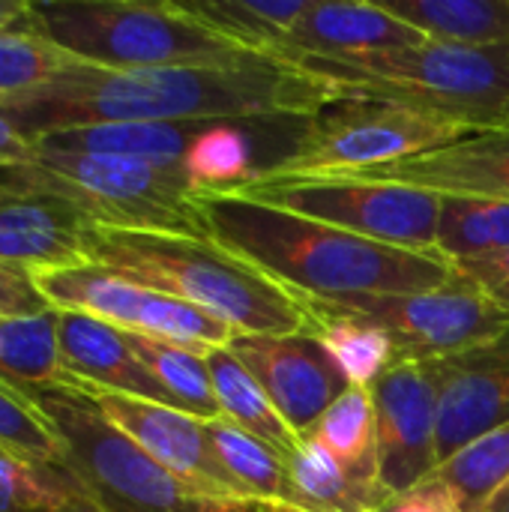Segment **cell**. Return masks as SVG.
Returning a JSON list of instances; mask_svg holds the SVG:
<instances>
[{
  "instance_id": "cell-1",
  "label": "cell",
  "mask_w": 509,
  "mask_h": 512,
  "mask_svg": "<svg viewBox=\"0 0 509 512\" xmlns=\"http://www.w3.org/2000/svg\"><path fill=\"white\" fill-rule=\"evenodd\" d=\"M339 102L336 90L273 54L228 66L102 69L75 63L54 81L0 96L12 126L33 144L48 132L99 123H294Z\"/></svg>"
},
{
  "instance_id": "cell-2",
  "label": "cell",
  "mask_w": 509,
  "mask_h": 512,
  "mask_svg": "<svg viewBox=\"0 0 509 512\" xmlns=\"http://www.w3.org/2000/svg\"><path fill=\"white\" fill-rule=\"evenodd\" d=\"M207 240L294 297L417 294L456 279L438 252L384 246L231 189L198 192Z\"/></svg>"
},
{
  "instance_id": "cell-3",
  "label": "cell",
  "mask_w": 509,
  "mask_h": 512,
  "mask_svg": "<svg viewBox=\"0 0 509 512\" xmlns=\"http://www.w3.org/2000/svg\"><path fill=\"white\" fill-rule=\"evenodd\" d=\"M90 264L183 300L237 336H288L309 330L306 306L207 237L123 231L90 222Z\"/></svg>"
},
{
  "instance_id": "cell-4",
  "label": "cell",
  "mask_w": 509,
  "mask_h": 512,
  "mask_svg": "<svg viewBox=\"0 0 509 512\" xmlns=\"http://www.w3.org/2000/svg\"><path fill=\"white\" fill-rule=\"evenodd\" d=\"M324 78L339 102H387L414 108L471 132L509 129V48L432 42L342 60H300Z\"/></svg>"
},
{
  "instance_id": "cell-5",
  "label": "cell",
  "mask_w": 509,
  "mask_h": 512,
  "mask_svg": "<svg viewBox=\"0 0 509 512\" xmlns=\"http://www.w3.org/2000/svg\"><path fill=\"white\" fill-rule=\"evenodd\" d=\"M36 27L78 63L102 69L228 66L258 57L216 33L186 3L42 0Z\"/></svg>"
},
{
  "instance_id": "cell-6",
  "label": "cell",
  "mask_w": 509,
  "mask_h": 512,
  "mask_svg": "<svg viewBox=\"0 0 509 512\" xmlns=\"http://www.w3.org/2000/svg\"><path fill=\"white\" fill-rule=\"evenodd\" d=\"M0 186L60 195L108 228L207 237L198 210L201 189L186 165L36 147L27 165L0 171Z\"/></svg>"
},
{
  "instance_id": "cell-7",
  "label": "cell",
  "mask_w": 509,
  "mask_h": 512,
  "mask_svg": "<svg viewBox=\"0 0 509 512\" xmlns=\"http://www.w3.org/2000/svg\"><path fill=\"white\" fill-rule=\"evenodd\" d=\"M33 393L63 441V465L105 512H264L192 489L120 432L90 396L69 387Z\"/></svg>"
},
{
  "instance_id": "cell-8",
  "label": "cell",
  "mask_w": 509,
  "mask_h": 512,
  "mask_svg": "<svg viewBox=\"0 0 509 512\" xmlns=\"http://www.w3.org/2000/svg\"><path fill=\"white\" fill-rule=\"evenodd\" d=\"M468 135L474 132L414 108L342 99L324 108L321 114H315L312 120H306L291 153L261 174L354 177L363 171H375L438 150Z\"/></svg>"
},
{
  "instance_id": "cell-9",
  "label": "cell",
  "mask_w": 509,
  "mask_h": 512,
  "mask_svg": "<svg viewBox=\"0 0 509 512\" xmlns=\"http://www.w3.org/2000/svg\"><path fill=\"white\" fill-rule=\"evenodd\" d=\"M231 192L324 222L330 228L408 249L435 252L441 195L363 177H252Z\"/></svg>"
},
{
  "instance_id": "cell-10",
  "label": "cell",
  "mask_w": 509,
  "mask_h": 512,
  "mask_svg": "<svg viewBox=\"0 0 509 512\" xmlns=\"http://www.w3.org/2000/svg\"><path fill=\"white\" fill-rule=\"evenodd\" d=\"M306 309L351 315L381 327L399 360H447L468 354L504 336L509 330V312L480 294L465 279H453L435 291L417 294H345V297H297Z\"/></svg>"
},
{
  "instance_id": "cell-11",
  "label": "cell",
  "mask_w": 509,
  "mask_h": 512,
  "mask_svg": "<svg viewBox=\"0 0 509 512\" xmlns=\"http://www.w3.org/2000/svg\"><path fill=\"white\" fill-rule=\"evenodd\" d=\"M33 279L42 297L54 309L84 312V315L114 324L123 333L162 339V342H171L198 354L225 348L237 336L219 318L183 300H174L162 291L123 279L96 264L48 270V273H36Z\"/></svg>"
},
{
  "instance_id": "cell-12",
  "label": "cell",
  "mask_w": 509,
  "mask_h": 512,
  "mask_svg": "<svg viewBox=\"0 0 509 512\" xmlns=\"http://www.w3.org/2000/svg\"><path fill=\"white\" fill-rule=\"evenodd\" d=\"M375 399L378 486L387 498L420 489L438 459V384L423 360H396L369 387Z\"/></svg>"
},
{
  "instance_id": "cell-13",
  "label": "cell",
  "mask_w": 509,
  "mask_h": 512,
  "mask_svg": "<svg viewBox=\"0 0 509 512\" xmlns=\"http://www.w3.org/2000/svg\"><path fill=\"white\" fill-rule=\"evenodd\" d=\"M234 357L255 375L282 420L309 438L327 408L351 387L336 357L312 333L288 336H234Z\"/></svg>"
},
{
  "instance_id": "cell-14",
  "label": "cell",
  "mask_w": 509,
  "mask_h": 512,
  "mask_svg": "<svg viewBox=\"0 0 509 512\" xmlns=\"http://www.w3.org/2000/svg\"><path fill=\"white\" fill-rule=\"evenodd\" d=\"M84 396H90L99 405V411L120 432H126L147 456H153L162 468H168L192 489L222 501L252 504L222 468L204 420L159 402L132 399L120 393H84Z\"/></svg>"
},
{
  "instance_id": "cell-15",
  "label": "cell",
  "mask_w": 509,
  "mask_h": 512,
  "mask_svg": "<svg viewBox=\"0 0 509 512\" xmlns=\"http://www.w3.org/2000/svg\"><path fill=\"white\" fill-rule=\"evenodd\" d=\"M438 384V459L509 423V330L495 342L429 363Z\"/></svg>"
},
{
  "instance_id": "cell-16",
  "label": "cell",
  "mask_w": 509,
  "mask_h": 512,
  "mask_svg": "<svg viewBox=\"0 0 509 512\" xmlns=\"http://www.w3.org/2000/svg\"><path fill=\"white\" fill-rule=\"evenodd\" d=\"M90 219L60 195L0 186V261L36 273L90 264Z\"/></svg>"
},
{
  "instance_id": "cell-17",
  "label": "cell",
  "mask_w": 509,
  "mask_h": 512,
  "mask_svg": "<svg viewBox=\"0 0 509 512\" xmlns=\"http://www.w3.org/2000/svg\"><path fill=\"white\" fill-rule=\"evenodd\" d=\"M426 36L390 15L381 3L363 0H312L291 33L276 45L273 57L300 60H342L387 54L423 45Z\"/></svg>"
},
{
  "instance_id": "cell-18",
  "label": "cell",
  "mask_w": 509,
  "mask_h": 512,
  "mask_svg": "<svg viewBox=\"0 0 509 512\" xmlns=\"http://www.w3.org/2000/svg\"><path fill=\"white\" fill-rule=\"evenodd\" d=\"M354 177L417 186L435 195L509 201V129L474 132L438 150Z\"/></svg>"
},
{
  "instance_id": "cell-19",
  "label": "cell",
  "mask_w": 509,
  "mask_h": 512,
  "mask_svg": "<svg viewBox=\"0 0 509 512\" xmlns=\"http://www.w3.org/2000/svg\"><path fill=\"white\" fill-rule=\"evenodd\" d=\"M57 339L78 393H120L174 408L159 381L138 360L126 333L84 312L57 309Z\"/></svg>"
},
{
  "instance_id": "cell-20",
  "label": "cell",
  "mask_w": 509,
  "mask_h": 512,
  "mask_svg": "<svg viewBox=\"0 0 509 512\" xmlns=\"http://www.w3.org/2000/svg\"><path fill=\"white\" fill-rule=\"evenodd\" d=\"M225 120H192V123H99L48 132L33 147L66 150V153H96V156H123L162 165H183L201 132ZM234 123V120H231Z\"/></svg>"
},
{
  "instance_id": "cell-21",
  "label": "cell",
  "mask_w": 509,
  "mask_h": 512,
  "mask_svg": "<svg viewBox=\"0 0 509 512\" xmlns=\"http://www.w3.org/2000/svg\"><path fill=\"white\" fill-rule=\"evenodd\" d=\"M381 6L432 42L509 48V0H387Z\"/></svg>"
},
{
  "instance_id": "cell-22",
  "label": "cell",
  "mask_w": 509,
  "mask_h": 512,
  "mask_svg": "<svg viewBox=\"0 0 509 512\" xmlns=\"http://www.w3.org/2000/svg\"><path fill=\"white\" fill-rule=\"evenodd\" d=\"M204 357H207V369H210V381H213V393H216L222 417L234 423L237 429L255 435L258 441L270 444L285 459L297 453L303 438L282 420V414L276 411L264 387L234 357V351L225 345V348L207 351Z\"/></svg>"
},
{
  "instance_id": "cell-23",
  "label": "cell",
  "mask_w": 509,
  "mask_h": 512,
  "mask_svg": "<svg viewBox=\"0 0 509 512\" xmlns=\"http://www.w3.org/2000/svg\"><path fill=\"white\" fill-rule=\"evenodd\" d=\"M285 462L297 512H375L390 501L381 489L354 480L315 438H303Z\"/></svg>"
},
{
  "instance_id": "cell-24",
  "label": "cell",
  "mask_w": 509,
  "mask_h": 512,
  "mask_svg": "<svg viewBox=\"0 0 509 512\" xmlns=\"http://www.w3.org/2000/svg\"><path fill=\"white\" fill-rule=\"evenodd\" d=\"M0 512H105L66 468L0 447Z\"/></svg>"
},
{
  "instance_id": "cell-25",
  "label": "cell",
  "mask_w": 509,
  "mask_h": 512,
  "mask_svg": "<svg viewBox=\"0 0 509 512\" xmlns=\"http://www.w3.org/2000/svg\"><path fill=\"white\" fill-rule=\"evenodd\" d=\"M0 375L30 390H75L60 357L57 309L0 321Z\"/></svg>"
},
{
  "instance_id": "cell-26",
  "label": "cell",
  "mask_w": 509,
  "mask_h": 512,
  "mask_svg": "<svg viewBox=\"0 0 509 512\" xmlns=\"http://www.w3.org/2000/svg\"><path fill=\"white\" fill-rule=\"evenodd\" d=\"M333 459L360 483L378 486V438H375V399L369 387H348L318 420L312 435Z\"/></svg>"
},
{
  "instance_id": "cell-27",
  "label": "cell",
  "mask_w": 509,
  "mask_h": 512,
  "mask_svg": "<svg viewBox=\"0 0 509 512\" xmlns=\"http://www.w3.org/2000/svg\"><path fill=\"white\" fill-rule=\"evenodd\" d=\"M509 480V423L486 432L438 465L426 480L438 486L459 512H483L489 498Z\"/></svg>"
},
{
  "instance_id": "cell-28",
  "label": "cell",
  "mask_w": 509,
  "mask_h": 512,
  "mask_svg": "<svg viewBox=\"0 0 509 512\" xmlns=\"http://www.w3.org/2000/svg\"><path fill=\"white\" fill-rule=\"evenodd\" d=\"M312 0H198L186 3L216 33L252 54H273Z\"/></svg>"
},
{
  "instance_id": "cell-29",
  "label": "cell",
  "mask_w": 509,
  "mask_h": 512,
  "mask_svg": "<svg viewBox=\"0 0 509 512\" xmlns=\"http://www.w3.org/2000/svg\"><path fill=\"white\" fill-rule=\"evenodd\" d=\"M509 249V201L441 195L435 252L447 264L486 258Z\"/></svg>"
},
{
  "instance_id": "cell-30",
  "label": "cell",
  "mask_w": 509,
  "mask_h": 512,
  "mask_svg": "<svg viewBox=\"0 0 509 512\" xmlns=\"http://www.w3.org/2000/svg\"><path fill=\"white\" fill-rule=\"evenodd\" d=\"M126 339L135 348L138 360L147 366V372L168 393V399L174 402L177 411H186L204 423L222 417L204 354L162 342V339L138 336V333H126Z\"/></svg>"
},
{
  "instance_id": "cell-31",
  "label": "cell",
  "mask_w": 509,
  "mask_h": 512,
  "mask_svg": "<svg viewBox=\"0 0 509 512\" xmlns=\"http://www.w3.org/2000/svg\"><path fill=\"white\" fill-rule=\"evenodd\" d=\"M306 312H309V330L336 357L348 384L372 387L375 378L399 360L393 339L381 327L351 318V315H333V312H315V309H306Z\"/></svg>"
},
{
  "instance_id": "cell-32",
  "label": "cell",
  "mask_w": 509,
  "mask_h": 512,
  "mask_svg": "<svg viewBox=\"0 0 509 512\" xmlns=\"http://www.w3.org/2000/svg\"><path fill=\"white\" fill-rule=\"evenodd\" d=\"M78 60L54 45L36 24L0 30V96H18L36 90Z\"/></svg>"
},
{
  "instance_id": "cell-33",
  "label": "cell",
  "mask_w": 509,
  "mask_h": 512,
  "mask_svg": "<svg viewBox=\"0 0 509 512\" xmlns=\"http://www.w3.org/2000/svg\"><path fill=\"white\" fill-rule=\"evenodd\" d=\"M246 126H258V123L225 120L201 132V138L195 141V147L183 162L201 192L234 189L258 174V168L252 165V138Z\"/></svg>"
},
{
  "instance_id": "cell-34",
  "label": "cell",
  "mask_w": 509,
  "mask_h": 512,
  "mask_svg": "<svg viewBox=\"0 0 509 512\" xmlns=\"http://www.w3.org/2000/svg\"><path fill=\"white\" fill-rule=\"evenodd\" d=\"M0 447L33 462L63 465V441L36 393L0 375Z\"/></svg>"
},
{
  "instance_id": "cell-35",
  "label": "cell",
  "mask_w": 509,
  "mask_h": 512,
  "mask_svg": "<svg viewBox=\"0 0 509 512\" xmlns=\"http://www.w3.org/2000/svg\"><path fill=\"white\" fill-rule=\"evenodd\" d=\"M54 306L36 288L30 270L0 261V321L6 318H30L51 312Z\"/></svg>"
},
{
  "instance_id": "cell-36",
  "label": "cell",
  "mask_w": 509,
  "mask_h": 512,
  "mask_svg": "<svg viewBox=\"0 0 509 512\" xmlns=\"http://www.w3.org/2000/svg\"><path fill=\"white\" fill-rule=\"evenodd\" d=\"M453 273L509 312V249L486 258L459 261L453 264Z\"/></svg>"
},
{
  "instance_id": "cell-37",
  "label": "cell",
  "mask_w": 509,
  "mask_h": 512,
  "mask_svg": "<svg viewBox=\"0 0 509 512\" xmlns=\"http://www.w3.org/2000/svg\"><path fill=\"white\" fill-rule=\"evenodd\" d=\"M381 512H459L456 504L432 483H423L420 489L408 492V495H399V498H390L384 504Z\"/></svg>"
},
{
  "instance_id": "cell-38",
  "label": "cell",
  "mask_w": 509,
  "mask_h": 512,
  "mask_svg": "<svg viewBox=\"0 0 509 512\" xmlns=\"http://www.w3.org/2000/svg\"><path fill=\"white\" fill-rule=\"evenodd\" d=\"M33 156H36V147L12 126V120L0 108V171L12 165H27Z\"/></svg>"
},
{
  "instance_id": "cell-39",
  "label": "cell",
  "mask_w": 509,
  "mask_h": 512,
  "mask_svg": "<svg viewBox=\"0 0 509 512\" xmlns=\"http://www.w3.org/2000/svg\"><path fill=\"white\" fill-rule=\"evenodd\" d=\"M27 24H36L33 3H27V0H0V30L27 27Z\"/></svg>"
},
{
  "instance_id": "cell-40",
  "label": "cell",
  "mask_w": 509,
  "mask_h": 512,
  "mask_svg": "<svg viewBox=\"0 0 509 512\" xmlns=\"http://www.w3.org/2000/svg\"><path fill=\"white\" fill-rule=\"evenodd\" d=\"M483 512H509V480L489 498V504L483 507Z\"/></svg>"
},
{
  "instance_id": "cell-41",
  "label": "cell",
  "mask_w": 509,
  "mask_h": 512,
  "mask_svg": "<svg viewBox=\"0 0 509 512\" xmlns=\"http://www.w3.org/2000/svg\"><path fill=\"white\" fill-rule=\"evenodd\" d=\"M381 510H384V507H381ZM381 510H375V512H381Z\"/></svg>"
}]
</instances>
